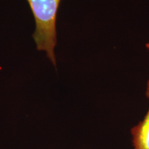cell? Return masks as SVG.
<instances>
[{
    "mask_svg": "<svg viewBox=\"0 0 149 149\" xmlns=\"http://www.w3.org/2000/svg\"><path fill=\"white\" fill-rule=\"evenodd\" d=\"M146 95L149 100V77L146 84ZM134 149H149V109L142 121L131 128Z\"/></svg>",
    "mask_w": 149,
    "mask_h": 149,
    "instance_id": "2",
    "label": "cell"
},
{
    "mask_svg": "<svg viewBox=\"0 0 149 149\" xmlns=\"http://www.w3.org/2000/svg\"><path fill=\"white\" fill-rule=\"evenodd\" d=\"M35 22L33 38L37 49L44 51L52 64L56 66L57 14L61 0H27Z\"/></svg>",
    "mask_w": 149,
    "mask_h": 149,
    "instance_id": "1",
    "label": "cell"
},
{
    "mask_svg": "<svg viewBox=\"0 0 149 149\" xmlns=\"http://www.w3.org/2000/svg\"><path fill=\"white\" fill-rule=\"evenodd\" d=\"M146 49L148 51V55H149V42H148L146 44Z\"/></svg>",
    "mask_w": 149,
    "mask_h": 149,
    "instance_id": "3",
    "label": "cell"
}]
</instances>
